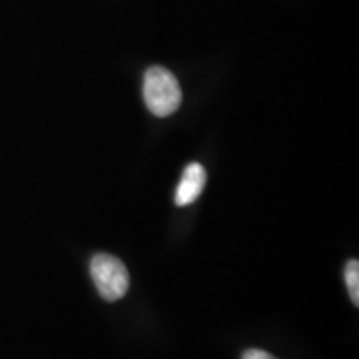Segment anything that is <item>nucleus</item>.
<instances>
[{"label": "nucleus", "mask_w": 359, "mask_h": 359, "mask_svg": "<svg viewBox=\"0 0 359 359\" xmlns=\"http://www.w3.org/2000/svg\"><path fill=\"white\" fill-rule=\"evenodd\" d=\"M143 98L148 110L155 116H168L182 103V88L172 72L163 67H150L143 79Z\"/></svg>", "instance_id": "1"}, {"label": "nucleus", "mask_w": 359, "mask_h": 359, "mask_svg": "<svg viewBox=\"0 0 359 359\" xmlns=\"http://www.w3.org/2000/svg\"><path fill=\"white\" fill-rule=\"evenodd\" d=\"M90 275L98 293L107 302H116L127 294L130 275L125 264L116 257L98 253L90 262Z\"/></svg>", "instance_id": "2"}, {"label": "nucleus", "mask_w": 359, "mask_h": 359, "mask_svg": "<svg viewBox=\"0 0 359 359\" xmlns=\"http://www.w3.org/2000/svg\"><path fill=\"white\" fill-rule=\"evenodd\" d=\"M206 185V172L200 163H190L182 175V182L175 193V203L187 206L195 203Z\"/></svg>", "instance_id": "3"}, {"label": "nucleus", "mask_w": 359, "mask_h": 359, "mask_svg": "<svg viewBox=\"0 0 359 359\" xmlns=\"http://www.w3.org/2000/svg\"><path fill=\"white\" fill-rule=\"evenodd\" d=\"M344 280L351 296V302L354 306H359V263L358 259H351L344 268Z\"/></svg>", "instance_id": "4"}, {"label": "nucleus", "mask_w": 359, "mask_h": 359, "mask_svg": "<svg viewBox=\"0 0 359 359\" xmlns=\"http://www.w3.org/2000/svg\"><path fill=\"white\" fill-rule=\"evenodd\" d=\"M241 359H278V358H275L273 354H269L266 351H263V349H246Z\"/></svg>", "instance_id": "5"}]
</instances>
